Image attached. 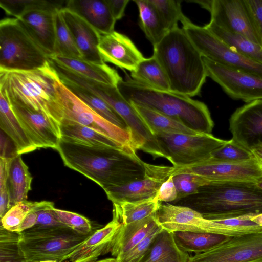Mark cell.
Listing matches in <instances>:
<instances>
[{"label": "cell", "mask_w": 262, "mask_h": 262, "mask_svg": "<svg viewBox=\"0 0 262 262\" xmlns=\"http://www.w3.org/2000/svg\"><path fill=\"white\" fill-rule=\"evenodd\" d=\"M64 165L104 190L143 179L145 162L128 147L87 146L60 140L56 149Z\"/></svg>", "instance_id": "1"}, {"label": "cell", "mask_w": 262, "mask_h": 262, "mask_svg": "<svg viewBox=\"0 0 262 262\" xmlns=\"http://www.w3.org/2000/svg\"><path fill=\"white\" fill-rule=\"evenodd\" d=\"M170 203L189 207L208 220L255 215L262 213V189L253 182H212Z\"/></svg>", "instance_id": "2"}, {"label": "cell", "mask_w": 262, "mask_h": 262, "mask_svg": "<svg viewBox=\"0 0 262 262\" xmlns=\"http://www.w3.org/2000/svg\"><path fill=\"white\" fill-rule=\"evenodd\" d=\"M153 56L168 78L170 91L189 97L200 94L207 77L203 57L182 28L167 33Z\"/></svg>", "instance_id": "3"}, {"label": "cell", "mask_w": 262, "mask_h": 262, "mask_svg": "<svg viewBox=\"0 0 262 262\" xmlns=\"http://www.w3.org/2000/svg\"><path fill=\"white\" fill-rule=\"evenodd\" d=\"M117 87L131 104L167 115L200 134H211L214 122L207 106L191 97L151 88L132 78L122 79Z\"/></svg>", "instance_id": "4"}, {"label": "cell", "mask_w": 262, "mask_h": 262, "mask_svg": "<svg viewBox=\"0 0 262 262\" xmlns=\"http://www.w3.org/2000/svg\"><path fill=\"white\" fill-rule=\"evenodd\" d=\"M58 79L50 62L33 70L0 71V92L11 104L47 114V104L54 96L55 83Z\"/></svg>", "instance_id": "5"}, {"label": "cell", "mask_w": 262, "mask_h": 262, "mask_svg": "<svg viewBox=\"0 0 262 262\" xmlns=\"http://www.w3.org/2000/svg\"><path fill=\"white\" fill-rule=\"evenodd\" d=\"M53 98L47 104V114L59 125L76 123L90 127L120 144L135 149L130 133L97 114L73 93L59 78Z\"/></svg>", "instance_id": "6"}, {"label": "cell", "mask_w": 262, "mask_h": 262, "mask_svg": "<svg viewBox=\"0 0 262 262\" xmlns=\"http://www.w3.org/2000/svg\"><path fill=\"white\" fill-rule=\"evenodd\" d=\"M49 58L16 18L0 21V71H30L42 68Z\"/></svg>", "instance_id": "7"}, {"label": "cell", "mask_w": 262, "mask_h": 262, "mask_svg": "<svg viewBox=\"0 0 262 262\" xmlns=\"http://www.w3.org/2000/svg\"><path fill=\"white\" fill-rule=\"evenodd\" d=\"M93 233L83 235L68 227L31 228L20 233L19 245L28 262L42 260L64 261Z\"/></svg>", "instance_id": "8"}, {"label": "cell", "mask_w": 262, "mask_h": 262, "mask_svg": "<svg viewBox=\"0 0 262 262\" xmlns=\"http://www.w3.org/2000/svg\"><path fill=\"white\" fill-rule=\"evenodd\" d=\"M83 87L105 101L123 119L131 133L136 150H141L155 158H165L155 135L116 86L86 79Z\"/></svg>", "instance_id": "9"}, {"label": "cell", "mask_w": 262, "mask_h": 262, "mask_svg": "<svg viewBox=\"0 0 262 262\" xmlns=\"http://www.w3.org/2000/svg\"><path fill=\"white\" fill-rule=\"evenodd\" d=\"M167 159L175 168L195 165L210 158L228 140L212 134L195 135L157 132L154 133Z\"/></svg>", "instance_id": "10"}, {"label": "cell", "mask_w": 262, "mask_h": 262, "mask_svg": "<svg viewBox=\"0 0 262 262\" xmlns=\"http://www.w3.org/2000/svg\"><path fill=\"white\" fill-rule=\"evenodd\" d=\"M182 25V28L203 57L231 69L262 77V64L234 50L205 26L195 25L189 19Z\"/></svg>", "instance_id": "11"}, {"label": "cell", "mask_w": 262, "mask_h": 262, "mask_svg": "<svg viewBox=\"0 0 262 262\" xmlns=\"http://www.w3.org/2000/svg\"><path fill=\"white\" fill-rule=\"evenodd\" d=\"M191 173L210 182H253L262 181V164L255 157L242 162H225L208 159L199 164L175 168L172 174Z\"/></svg>", "instance_id": "12"}, {"label": "cell", "mask_w": 262, "mask_h": 262, "mask_svg": "<svg viewBox=\"0 0 262 262\" xmlns=\"http://www.w3.org/2000/svg\"><path fill=\"white\" fill-rule=\"evenodd\" d=\"M210 13L211 21L261 46L262 42L245 0L193 1Z\"/></svg>", "instance_id": "13"}, {"label": "cell", "mask_w": 262, "mask_h": 262, "mask_svg": "<svg viewBox=\"0 0 262 262\" xmlns=\"http://www.w3.org/2000/svg\"><path fill=\"white\" fill-rule=\"evenodd\" d=\"M207 77L234 100L246 103L262 100V77L231 69L203 57Z\"/></svg>", "instance_id": "14"}, {"label": "cell", "mask_w": 262, "mask_h": 262, "mask_svg": "<svg viewBox=\"0 0 262 262\" xmlns=\"http://www.w3.org/2000/svg\"><path fill=\"white\" fill-rule=\"evenodd\" d=\"M189 262H262V232L233 237Z\"/></svg>", "instance_id": "15"}, {"label": "cell", "mask_w": 262, "mask_h": 262, "mask_svg": "<svg viewBox=\"0 0 262 262\" xmlns=\"http://www.w3.org/2000/svg\"><path fill=\"white\" fill-rule=\"evenodd\" d=\"M145 168L143 179L104 190L107 198L113 203H119L156 197L162 184L172 174L173 167L145 163Z\"/></svg>", "instance_id": "16"}, {"label": "cell", "mask_w": 262, "mask_h": 262, "mask_svg": "<svg viewBox=\"0 0 262 262\" xmlns=\"http://www.w3.org/2000/svg\"><path fill=\"white\" fill-rule=\"evenodd\" d=\"M11 107L31 142L38 148L56 149L61 139L59 124L48 114L15 104Z\"/></svg>", "instance_id": "17"}, {"label": "cell", "mask_w": 262, "mask_h": 262, "mask_svg": "<svg viewBox=\"0 0 262 262\" xmlns=\"http://www.w3.org/2000/svg\"><path fill=\"white\" fill-rule=\"evenodd\" d=\"M229 130L232 139L250 151L262 142V100L237 108L230 117Z\"/></svg>", "instance_id": "18"}, {"label": "cell", "mask_w": 262, "mask_h": 262, "mask_svg": "<svg viewBox=\"0 0 262 262\" xmlns=\"http://www.w3.org/2000/svg\"><path fill=\"white\" fill-rule=\"evenodd\" d=\"M156 219L163 229L171 232L186 231L216 233L213 220L205 219L199 212L185 206L161 202Z\"/></svg>", "instance_id": "19"}, {"label": "cell", "mask_w": 262, "mask_h": 262, "mask_svg": "<svg viewBox=\"0 0 262 262\" xmlns=\"http://www.w3.org/2000/svg\"><path fill=\"white\" fill-rule=\"evenodd\" d=\"M98 49L104 62L134 71L144 58L132 40L115 30L100 34Z\"/></svg>", "instance_id": "20"}, {"label": "cell", "mask_w": 262, "mask_h": 262, "mask_svg": "<svg viewBox=\"0 0 262 262\" xmlns=\"http://www.w3.org/2000/svg\"><path fill=\"white\" fill-rule=\"evenodd\" d=\"M121 223L113 215L111 221L96 230L68 256L70 262H94L97 258L111 252Z\"/></svg>", "instance_id": "21"}, {"label": "cell", "mask_w": 262, "mask_h": 262, "mask_svg": "<svg viewBox=\"0 0 262 262\" xmlns=\"http://www.w3.org/2000/svg\"><path fill=\"white\" fill-rule=\"evenodd\" d=\"M61 12L82 59L97 64L104 63L98 49L100 34L83 18L68 8L64 7Z\"/></svg>", "instance_id": "22"}, {"label": "cell", "mask_w": 262, "mask_h": 262, "mask_svg": "<svg viewBox=\"0 0 262 262\" xmlns=\"http://www.w3.org/2000/svg\"><path fill=\"white\" fill-rule=\"evenodd\" d=\"M56 11L36 10L18 18L48 58L55 54Z\"/></svg>", "instance_id": "23"}, {"label": "cell", "mask_w": 262, "mask_h": 262, "mask_svg": "<svg viewBox=\"0 0 262 262\" xmlns=\"http://www.w3.org/2000/svg\"><path fill=\"white\" fill-rule=\"evenodd\" d=\"M64 7L83 18L100 34L114 31L116 20L106 0H69Z\"/></svg>", "instance_id": "24"}, {"label": "cell", "mask_w": 262, "mask_h": 262, "mask_svg": "<svg viewBox=\"0 0 262 262\" xmlns=\"http://www.w3.org/2000/svg\"><path fill=\"white\" fill-rule=\"evenodd\" d=\"M156 214L129 224H121L111 253L117 260L143 239L158 224Z\"/></svg>", "instance_id": "25"}, {"label": "cell", "mask_w": 262, "mask_h": 262, "mask_svg": "<svg viewBox=\"0 0 262 262\" xmlns=\"http://www.w3.org/2000/svg\"><path fill=\"white\" fill-rule=\"evenodd\" d=\"M49 58L76 73L100 83L117 86L122 79L115 70L105 63L97 64L61 56H54Z\"/></svg>", "instance_id": "26"}, {"label": "cell", "mask_w": 262, "mask_h": 262, "mask_svg": "<svg viewBox=\"0 0 262 262\" xmlns=\"http://www.w3.org/2000/svg\"><path fill=\"white\" fill-rule=\"evenodd\" d=\"M0 128L12 141L18 155L37 149L14 113L7 97L1 92Z\"/></svg>", "instance_id": "27"}, {"label": "cell", "mask_w": 262, "mask_h": 262, "mask_svg": "<svg viewBox=\"0 0 262 262\" xmlns=\"http://www.w3.org/2000/svg\"><path fill=\"white\" fill-rule=\"evenodd\" d=\"M190 257L178 246L172 233L162 229L139 262H189Z\"/></svg>", "instance_id": "28"}, {"label": "cell", "mask_w": 262, "mask_h": 262, "mask_svg": "<svg viewBox=\"0 0 262 262\" xmlns=\"http://www.w3.org/2000/svg\"><path fill=\"white\" fill-rule=\"evenodd\" d=\"M32 179L28 167L21 155L13 157L10 161L7 179L10 208L19 202L27 200Z\"/></svg>", "instance_id": "29"}, {"label": "cell", "mask_w": 262, "mask_h": 262, "mask_svg": "<svg viewBox=\"0 0 262 262\" xmlns=\"http://www.w3.org/2000/svg\"><path fill=\"white\" fill-rule=\"evenodd\" d=\"M59 127L60 140L65 142L87 146L126 147L84 125L72 123L60 124Z\"/></svg>", "instance_id": "30"}, {"label": "cell", "mask_w": 262, "mask_h": 262, "mask_svg": "<svg viewBox=\"0 0 262 262\" xmlns=\"http://www.w3.org/2000/svg\"><path fill=\"white\" fill-rule=\"evenodd\" d=\"M172 233L181 249L195 254L207 252L232 238L211 232L175 231Z\"/></svg>", "instance_id": "31"}, {"label": "cell", "mask_w": 262, "mask_h": 262, "mask_svg": "<svg viewBox=\"0 0 262 262\" xmlns=\"http://www.w3.org/2000/svg\"><path fill=\"white\" fill-rule=\"evenodd\" d=\"M208 30L243 56L262 64V47L239 34L226 31L210 21Z\"/></svg>", "instance_id": "32"}, {"label": "cell", "mask_w": 262, "mask_h": 262, "mask_svg": "<svg viewBox=\"0 0 262 262\" xmlns=\"http://www.w3.org/2000/svg\"><path fill=\"white\" fill-rule=\"evenodd\" d=\"M161 203L156 196L136 202L113 203V215L122 224H129L156 214Z\"/></svg>", "instance_id": "33"}, {"label": "cell", "mask_w": 262, "mask_h": 262, "mask_svg": "<svg viewBox=\"0 0 262 262\" xmlns=\"http://www.w3.org/2000/svg\"><path fill=\"white\" fill-rule=\"evenodd\" d=\"M134 80L151 88L170 91V84L163 68L154 56L144 58L136 69L131 72Z\"/></svg>", "instance_id": "34"}, {"label": "cell", "mask_w": 262, "mask_h": 262, "mask_svg": "<svg viewBox=\"0 0 262 262\" xmlns=\"http://www.w3.org/2000/svg\"><path fill=\"white\" fill-rule=\"evenodd\" d=\"M134 2L139 10V26L154 46L162 40L168 31L149 0Z\"/></svg>", "instance_id": "35"}, {"label": "cell", "mask_w": 262, "mask_h": 262, "mask_svg": "<svg viewBox=\"0 0 262 262\" xmlns=\"http://www.w3.org/2000/svg\"><path fill=\"white\" fill-rule=\"evenodd\" d=\"M62 83L97 114L118 127L130 132L123 119L103 100L78 85L67 82Z\"/></svg>", "instance_id": "36"}, {"label": "cell", "mask_w": 262, "mask_h": 262, "mask_svg": "<svg viewBox=\"0 0 262 262\" xmlns=\"http://www.w3.org/2000/svg\"><path fill=\"white\" fill-rule=\"evenodd\" d=\"M151 131L195 135L198 133L178 121L149 108L132 104Z\"/></svg>", "instance_id": "37"}, {"label": "cell", "mask_w": 262, "mask_h": 262, "mask_svg": "<svg viewBox=\"0 0 262 262\" xmlns=\"http://www.w3.org/2000/svg\"><path fill=\"white\" fill-rule=\"evenodd\" d=\"M62 1L1 0L0 6L7 15L19 18L22 15L36 10L56 11L63 7Z\"/></svg>", "instance_id": "38"}, {"label": "cell", "mask_w": 262, "mask_h": 262, "mask_svg": "<svg viewBox=\"0 0 262 262\" xmlns=\"http://www.w3.org/2000/svg\"><path fill=\"white\" fill-rule=\"evenodd\" d=\"M55 23L56 48L54 56L82 59L73 35L63 18L61 9L55 12Z\"/></svg>", "instance_id": "39"}, {"label": "cell", "mask_w": 262, "mask_h": 262, "mask_svg": "<svg viewBox=\"0 0 262 262\" xmlns=\"http://www.w3.org/2000/svg\"><path fill=\"white\" fill-rule=\"evenodd\" d=\"M50 201L30 202L27 200L17 203L10 208L1 218V226L16 231L17 229L28 214L33 210H38L47 206Z\"/></svg>", "instance_id": "40"}, {"label": "cell", "mask_w": 262, "mask_h": 262, "mask_svg": "<svg viewBox=\"0 0 262 262\" xmlns=\"http://www.w3.org/2000/svg\"><path fill=\"white\" fill-rule=\"evenodd\" d=\"M158 13L168 32L178 26L179 21L182 24L188 18L182 11L181 1L149 0Z\"/></svg>", "instance_id": "41"}, {"label": "cell", "mask_w": 262, "mask_h": 262, "mask_svg": "<svg viewBox=\"0 0 262 262\" xmlns=\"http://www.w3.org/2000/svg\"><path fill=\"white\" fill-rule=\"evenodd\" d=\"M20 233L0 226V262L26 260L21 249Z\"/></svg>", "instance_id": "42"}, {"label": "cell", "mask_w": 262, "mask_h": 262, "mask_svg": "<svg viewBox=\"0 0 262 262\" xmlns=\"http://www.w3.org/2000/svg\"><path fill=\"white\" fill-rule=\"evenodd\" d=\"M254 157L252 152L245 148L232 139L228 140L224 145L214 151L210 159L225 162H242Z\"/></svg>", "instance_id": "43"}, {"label": "cell", "mask_w": 262, "mask_h": 262, "mask_svg": "<svg viewBox=\"0 0 262 262\" xmlns=\"http://www.w3.org/2000/svg\"><path fill=\"white\" fill-rule=\"evenodd\" d=\"M173 180L178 193L176 200L195 194L201 187L211 183L201 176L191 173L173 174Z\"/></svg>", "instance_id": "44"}, {"label": "cell", "mask_w": 262, "mask_h": 262, "mask_svg": "<svg viewBox=\"0 0 262 262\" xmlns=\"http://www.w3.org/2000/svg\"><path fill=\"white\" fill-rule=\"evenodd\" d=\"M53 212L61 223L79 233L88 235L96 230L91 221L83 215L55 207L53 209Z\"/></svg>", "instance_id": "45"}, {"label": "cell", "mask_w": 262, "mask_h": 262, "mask_svg": "<svg viewBox=\"0 0 262 262\" xmlns=\"http://www.w3.org/2000/svg\"><path fill=\"white\" fill-rule=\"evenodd\" d=\"M158 224L152 231L132 250L126 253L118 262H139L145 254L157 235L162 230Z\"/></svg>", "instance_id": "46"}, {"label": "cell", "mask_w": 262, "mask_h": 262, "mask_svg": "<svg viewBox=\"0 0 262 262\" xmlns=\"http://www.w3.org/2000/svg\"><path fill=\"white\" fill-rule=\"evenodd\" d=\"M11 158H0V217L10 209L7 187L8 170Z\"/></svg>", "instance_id": "47"}, {"label": "cell", "mask_w": 262, "mask_h": 262, "mask_svg": "<svg viewBox=\"0 0 262 262\" xmlns=\"http://www.w3.org/2000/svg\"><path fill=\"white\" fill-rule=\"evenodd\" d=\"M54 208V203L51 202L48 205L37 210V221L32 228L45 229L67 227L56 218L53 212Z\"/></svg>", "instance_id": "48"}, {"label": "cell", "mask_w": 262, "mask_h": 262, "mask_svg": "<svg viewBox=\"0 0 262 262\" xmlns=\"http://www.w3.org/2000/svg\"><path fill=\"white\" fill-rule=\"evenodd\" d=\"M178 198L177 189L173 180V174L170 175L161 185L157 198L160 202L172 203Z\"/></svg>", "instance_id": "49"}, {"label": "cell", "mask_w": 262, "mask_h": 262, "mask_svg": "<svg viewBox=\"0 0 262 262\" xmlns=\"http://www.w3.org/2000/svg\"><path fill=\"white\" fill-rule=\"evenodd\" d=\"M245 1L262 42V0H245Z\"/></svg>", "instance_id": "50"}, {"label": "cell", "mask_w": 262, "mask_h": 262, "mask_svg": "<svg viewBox=\"0 0 262 262\" xmlns=\"http://www.w3.org/2000/svg\"><path fill=\"white\" fill-rule=\"evenodd\" d=\"M111 13L116 20L121 19L124 15L125 8L128 0H106Z\"/></svg>", "instance_id": "51"}, {"label": "cell", "mask_w": 262, "mask_h": 262, "mask_svg": "<svg viewBox=\"0 0 262 262\" xmlns=\"http://www.w3.org/2000/svg\"><path fill=\"white\" fill-rule=\"evenodd\" d=\"M37 211V210H33L30 212L19 226L16 232L21 233L34 226L36 224L38 216Z\"/></svg>", "instance_id": "52"}, {"label": "cell", "mask_w": 262, "mask_h": 262, "mask_svg": "<svg viewBox=\"0 0 262 262\" xmlns=\"http://www.w3.org/2000/svg\"><path fill=\"white\" fill-rule=\"evenodd\" d=\"M251 151L254 157L262 164V142L253 147Z\"/></svg>", "instance_id": "53"}, {"label": "cell", "mask_w": 262, "mask_h": 262, "mask_svg": "<svg viewBox=\"0 0 262 262\" xmlns=\"http://www.w3.org/2000/svg\"><path fill=\"white\" fill-rule=\"evenodd\" d=\"M251 220L260 226H262V213L252 216L251 217Z\"/></svg>", "instance_id": "54"}, {"label": "cell", "mask_w": 262, "mask_h": 262, "mask_svg": "<svg viewBox=\"0 0 262 262\" xmlns=\"http://www.w3.org/2000/svg\"><path fill=\"white\" fill-rule=\"evenodd\" d=\"M94 262H118L116 258H108Z\"/></svg>", "instance_id": "55"}, {"label": "cell", "mask_w": 262, "mask_h": 262, "mask_svg": "<svg viewBox=\"0 0 262 262\" xmlns=\"http://www.w3.org/2000/svg\"><path fill=\"white\" fill-rule=\"evenodd\" d=\"M35 262H67V260L64 261H59V260H42L36 261Z\"/></svg>", "instance_id": "56"}, {"label": "cell", "mask_w": 262, "mask_h": 262, "mask_svg": "<svg viewBox=\"0 0 262 262\" xmlns=\"http://www.w3.org/2000/svg\"><path fill=\"white\" fill-rule=\"evenodd\" d=\"M258 187L262 189V181H260L258 183H256Z\"/></svg>", "instance_id": "57"}, {"label": "cell", "mask_w": 262, "mask_h": 262, "mask_svg": "<svg viewBox=\"0 0 262 262\" xmlns=\"http://www.w3.org/2000/svg\"><path fill=\"white\" fill-rule=\"evenodd\" d=\"M7 262H28L27 260H21V261H10Z\"/></svg>", "instance_id": "58"}]
</instances>
